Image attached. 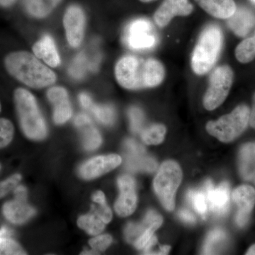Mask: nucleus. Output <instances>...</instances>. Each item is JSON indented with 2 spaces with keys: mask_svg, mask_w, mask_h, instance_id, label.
<instances>
[{
  "mask_svg": "<svg viewBox=\"0 0 255 255\" xmlns=\"http://www.w3.org/2000/svg\"><path fill=\"white\" fill-rule=\"evenodd\" d=\"M97 120L105 125H112L115 122V110L110 105H92L90 110Z\"/></svg>",
  "mask_w": 255,
  "mask_h": 255,
  "instance_id": "obj_30",
  "label": "nucleus"
},
{
  "mask_svg": "<svg viewBox=\"0 0 255 255\" xmlns=\"http://www.w3.org/2000/svg\"><path fill=\"white\" fill-rule=\"evenodd\" d=\"M179 216L181 219L187 223H192L196 221L195 217L189 211H186V210H182L179 211Z\"/></svg>",
  "mask_w": 255,
  "mask_h": 255,
  "instance_id": "obj_41",
  "label": "nucleus"
},
{
  "mask_svg": "<svg viewBox=\"0 0 255 255\" xmlns=\"http://www.w3.org/2000/svg\"><path fill=\"white\" fill-rule=\"evenodd\" d=\"M112 242V238L110 235H102L90 240V245L93 251L98 253V252L105 251L107 249Z\"/></svg>",
  "mask_w": 255,
  "mask_h": 255,
  "instance_id": "obj_38",
  "label": "nucleus"
},
{
  "mask_svg": "<svg viewBox=\"0 0 255 255\" xmlns=\"http://www.w3.org/2000/svg\"><path fill=\"white\" fill-rule=\"evenodd\" d=\"M3 215L6 220L14 224H23L36 214V211L27 203V199L15 197L5 203L2 208Z\"/></svg>",
  "mask_w": 255,
  "mask_h": 255,
  "instance_id": "obj_17",
  "label": "nucleus"
},
{
  "mask_svg": "<svg viewBox=\"0 0 255 255\" xmlns=\"http://www.w3.org/2000/svg\"><path fill=\"white\" fill-rule=\"evenodd\" d=\"M1 102H0V112H1Z\"/></svg>",
  "mask_w": 255,
  "mask_h": 255,
  "instance_id": "obj_47",
  "label": "nucleus"
},
{
  "mask_svg": "<svg viewBox=\"0 0 255 255\" xmlns=\"http://www.w3.org/2000/svg\"><path fill=\"white\" fill-rule=\"evenodd\" d=\"M193 10L189 0H164L154 14V21L159 27H165L175 16H189Z\"/></svg>",
  "mask_w": 255,
  "mask_h": 255,
  "instance_id": "obj_11",
  "label": "nucleus"
},
{
  "mask_svg": "<svg viewBox=\"0 0 255 255\" xmlns=\"http://www.w3.org/2000/svg\"><path fill=\"white\" fill-rule=\"evenodd\" d=\"M122 162V157L118 155L98 156L82 164L80 168V175L84 179H94L113 170Z\"/></svg>",
  "mask_w": 255,
  "mask_h": 255,
  "instance_id": "obj_14",
  "label": "nucleus"
},
{
  "mask_svg": "<svg viewBox=\"0 0 255 255\" xmlns=\"http://www.w3.org/2000/svg\"><path fill=\"white\" fill-rule=\"evenodd\" d=\"M188 197L196 212L201 216H205L209 207L204 189L202 191H189Z\"/></svg>",
  "mask_w": 255,
  "mask_h": 255,
  "instance_id": "obj_32",
  "label": "nucleus"
},
{
  "mask_svg": "<svg viewBox=\"0 0 255 255\" xmlns=\"http://www.w3.org/2000/svg\"><path fill=\"white\" fill-rule=\"evenodd\" d=\"M223 32L218 26H207L201 33L191 56V68L198 75L209 73L222 49Z\"/></svg>",
  "mask_w": 255,
  "mask_h": 255,
  "instance_id": "obj_4",
  "label": "nucleus"
},
{
  "mask_svg": "<svg viewBox=\"0 0 255 255\" xmlns=\"http://www.w3.org/2000/svg\"><path fill=\"white\" fill-rule=\"evenodd\" d=\"M124 40L129 48L137 50L150 49L157 43L153 26L144 18L135 20L128 25Z\"/></svg>",
  "mask_w": 255,
  "mask_h": 255,
  "instance_id": "obj_8",
  "label": "nucleus"
},
{
  "mask_svg": "<svg viewBox=\"0 0 255 255\" xmlns=\"http://www.w3.org/2000/svg\"><path fill=\"white\" fill-rule=\"evenodd\" d=\"M234 74L228 65L218 67L209 79V85L204 97V108L213 111L220 107L226 100L233 83Z\"/></svg>",
  "mask_w": 255,
  "mask_h": 255,
  "instance_id": "obj_7",
  "label": "nucleus"
},
{
  "mask_svg": "<svg viewBox=\"0 0 255 255\" xmlns=\"http://www.w3.org/2000/svg\"><path fill=\"white\" fill-rule=\"evenodd\" d=\"M97 254V252L93 251H89V252H84L83 253H82V255H95Z\"/></svg>",
  "mask_w": 255,
  "mask_h": 255,
  "instance_id": "obj_45",
  "label": "nucleus"
},
{
  "mask_svg": "<svg viewBox=\"0 0 255 255\" xmlns=\"http://www.w3.org/2000/svg\"><path fill=\"white\" fill-rule=\"evenodd\" d=\"M250 124L253 128L255 129V94L253 97V107H252L251 115H250Z\"/></svg>",
  "mask_w": 255,
  "mask_h": 255,
  "instance_id": "obj_42",
  "label": "nucleus"
},
{
  "mask_svg": "<svg viewBox=\"0 0 255 255\" xmlns=\"http://www.w3.org/2000/svg\"><path fill=\"white\" fill-rule=\"evenodd\" d=\"M79 99H80V102L82 107L84 108L87 109V110H90V107L93 105L91 97L86 93L80 94V96H79Z\"/></svg>",
  "mask_w": 255,
  "mask_h": 255,
  "instance_id": "obj_40",
  "label": "nucleus"
},
{
  "mask_svg": "<svg viewBox=\"0 0 255 255\" xmlns=\"http://www.w3.org/2000/svg\"><path fill=\"white\" fill-rule=\"evenodd\" d=\"M86 58L83 53H80L74 60L73 65L70 67V73L75 78L80 79L85 75Z\"/></svg>",
  "mask_w": 255,
  "mask_h": 255,
  "instance_id": "obj_37",
  "label": "nucleus"
},
{
  "mask_svg": "<svg viewBox=\"0 0 255 255\" xmlns=\"http://www.w3.org/2000/svg\"><path fill=\"white\" fill-rule=\"evenodd\" d=\"M115 76L119 85L127 90L152 88L163 82L165 69L155 58L126 55L117 62Z\"/></svg>",
  "mask_w": 255,
  "mask_h": 255,
  "instance_id": "obj_1",
  "label": "nucleus"
},
{
  "mask_svg": "<svg viewBox=\"0 0 255 255\" xmlns=\"http://www.w3.org/2000/svg\"><path fill=\"white\" fill-rule=\"evenodd\" d=\"M247 255H255V245L251 246L246 253Z\"/></svg>",
  "mask_w": 255,
  "mask_h": 255,
  "instance_id": "obj_44",
  "label": "nucleus"
},
{
  "mask_svg": "<svg viewBox=\"0 0 255 255\" xmlns=\"http://www.w3.org/2000/svg\"><path fill=\"white\" fill-rule=\"evenodd\" d=\"M239 171L246 180L255 177V142H249L241 147L239 152Z\"/></svg>",
  "mask_w": 255,
  "mask_h": 255,
  "instance_id": "obj_20",
  "label": "nucleus"
},
{
  "mask_svg": "<svg viewBox=\"0 0 255 255\" xmlns=\"http://www.w3.org/2000/svg\"><path fill=\"white\" fill-rule=\"evenodd\" d=\"M140 1H141L142 2H150V1H155V0H140Z\"/></svg>",
  "mask_w": 255,
  "mask_h": 255,
  "instance_id": "obj_46",
  "label": "nucleus"
},
{
  "mask_svg": "<svg viewBox=\"0 0 255 255\" xmlns=\"http://www.w3.org/2000/svg\"><path fill=\"white\" fill-rule=\"evenodd\" d=\"M47 96L54 105L53 119L55 123L63 124L68 122L72 117V107L65 89L61 87H52L48 90Z\"/></svg>",
  "mask_w": 255,
  "mask_h": 255,
  "instance_id": "obj_16",
  "label": "nucleus"
},
{
  "mask_svg": "<svg viewBox=\"0 0 255 255\" xmlns=\"http://www.w3.org/2000/svg\"><path fill=\"white\" fill-rule=\"evenodd\" d=\"M233 200L238 207L236 221L238 226L244 227L249 221L252 210L255 205V190L249 185H243L235 189Z\"/></svg>",
  "mask_w": 255,
  "mask_h": 255,
  "instance_id": "obj_15",
  "label": "nucleus"
},
{
  "mask_svg": "<svg viewBox=\"0 0 255 255\" xmlns=\"http://www.w3.org/2000/svg\"><path fill=\"white\" fill-rule=\"evenodd\" d=\"M16 0H0V6L7 7L14 4Z\"/></svg>",
  "mask_w": 255,
  "mask_h": 255,
  "instance_id": "obj_43",
  "label": "nucleus"
},
{
  "mask_svg": "<svg viewBox=\"0 0 255 255\" xmlns=\"http://www.w3.org/2000/svg\"><path fill=\"white\" fill-rule=\"evenodd\" d=\"M14 128L8 119H0V148H4L12 140L14 137Z\"/></svg>",
  "mask_w": 255,
  "mask_h": 255,
  "instance_id": "obj_33",
  "label": "nucleus"
},
{
  "mask_svg": "<svg viewBox=\"0 0 255 255\" xmlns=\"http://www.w3.org/2000/svg\"><path fill=\"white\" fill-rule=\"evenodd\" d=\"M78 225L79 227L85 230L89 234L96 236L103 231L106 223L100 216L91 211L88 214L79 218Z\"/></svg>",
  "mask_w": 255,
  "mask_h": 255,
  "instance_id": "obj_24",
  "label": "nucleus"
},
{
  "mask_svg": "<svg viewBox=\"0 0 255 255\" xmlns=\"http://www.w3.org/2000/svg\"><path fill=\"white\" fill-rule=\"evenodd\" d=\"M251 1H253V2L255 3V0H251Z\"/></svg>",
  "mask_w": 255,
  "mask_h": 255,
  "instance_id": "obj_48",
  "label": "nucleus"
},
{
  "mask_svg": "<svg viewBox=\"0 0 255 255\" xmlns=\"http://www.w3.org/2000/svg\"><path fill=\"white\" fill-rule=\"evenodd\" d=\"M14 100L23 134L31 140L44 138L47 134L46 122L33 95L25 89L18 88L14 91Z\"/></svg>",
  "mask_w": 255,
  "mask_h": 255,
  "instance_id": "obj_3",
  "label": "nucleus"
},
{
  "mask_svg": "<svg viewBox=\"0 0 255 255\" xmlns=\"http://www.w3.org/2000/svg\"><path fill=\"white\" fill-rule=\"evenodd\" d=\"M166 128L162 124H154L141 131L142 141L147 145H158L163 141Z\"/></svg>",
  "mask_w": 255,
  "mask_h": 255,
  "instance_id": "obj_28",
  "label": "nucleus"
},
{
  "mask_svg": "<svg viewBox=\"0 0 255 255\" xmlns=\"http://www.w3.org/2000/svg\"><path fill=\"white\" fill-rule=\"evenodd\" d=\"M208 207L214 214L223 216L227 214L230 207V188L228 182H223L214 188L211 181L204 184Z\"/></svg>",
  "mask_w": 255,
  "mask_h": 255,
  "instance_id": "obj_13",
  "label": "nucleus"
},
{
  "mask_svg": "<svg viewBox=\"0 0 255 255\" xmlns=\"http://www.w3.org/2000/svg\"><path fill=\"white\" fill-rule=\"evenodd\" d=\"M128 117L130 119V125L131 131L134 133H138L142 131L143 127L144 117L143 112L137 107H131L128 110Z\"/></svg>",
  "mask_w": 255,
  "mask_h": 255,
  "instance_id": "obj_34",
  "label": "nucleus"
},
{
  "mask_svg": "<svg viewBox=\"0 0 255 255\" xmlns=\"http://www.w3.org/2000/svg\"><path fill=\"white\" fill-rule=\"evenodd\" d=\"M92 123L91 119L85 114H79L75 119V125L78 128L84 127V126Z\"/></svg>",
  "mask_w": 255,
  "mask_h": 255,
  "instance_id": "obj_39",
  "label": "nucleus"
},
{
  "mask_svg": "<svg viewBox=\"0 0 255 255\" xmlns=\"http://www.w3.org/2000/svg\"><path fill=\"white\" fill-rule=\"evenodd\" d=\"M92 200L95 201V205L92 206L91 211L100 216L102 221L107 224L112 219V212L110 208L106 203L105 194L102 191H98L92 196Z\"/></svg>",
  "mask_w": 255,
  "mask_h": 255,
  "instance_id": "obj_29",
  "label": "nucleus"
},
{
  "mask_svg": "<svg viewBox=\"0 0 255 255\" xmlns=\"http://www.w3.org/2000/svg\"><path fill=\"white\" fill-rule=\"evenodd\" d=\"M163 221L162 216L157 214L155 211H149L146 214L145 219L141 223H129L125 230V236L127 241L133 243L137 238L145 232L146 229L152 223Z\"/></svg>",
  "mask_w": 255,
  "mask_h": 255,
  "instance_id": "obj_22",
  "label": "nucleus"
},
{
  "mask_svg": "<svg viewBox=\"0 0 255 255\" xmlns=\"http://www.w3.org/2000/svg\"><path fill=\"white\" fill-rule=\"evenodd\" d=\"M251 110L246 105L238 106L231 113L206 124V130L220 141L230 142L246 130L250 124Z\"/></svg>",
  "mask_w": 255,
  "mask_h": 255,
  "instance_id": "obj_5",
  "label": "nucleus"
},
{
  "mask_svg": "<svg viewBox=\"0 0 255 255\" xmlns=\"http://www.w3.org/2000/svg\"><path fill=\"white\" fill-rule=\"evenodd\" d=\"M7 235V228L3 227L0 229V255H26V252L23 251L21 246L14 240L8 238Z\"/></svg>",
  "mask_w": 255,
  "mask_h": 255,
  "instance_id": "obj_26",
  "label": "nucleus"
},
{
  "mask_svg": "<svg viewBox=\"0 0 255 255\" xmlns=\"http://www.w3.org/2000/svg\"><path fill=\"white\" fill-rule=\"evenodd\" d=\"M1 165L0 164V171H1ZM21 180V174H15L5 180L0 182V199L7 195L10 191L17 187Z\"/></svg>",
  "mask_w": 255,
  "mask_h": 255,
  "instance_id": "obj_35",
  "label": "nucleus"
},
{
  "mask_svg": "<svg viewBox=\"0 0 255 255\" xmlns=\"http://www.w3.org/2000/svg\"><path fill=\"white\" fill-rule=\"evenodd\" d=\"M203 10L211 16L228 19L237 9L234 0H195Z\"/></svg>",
  "mask_w": 255,
  "mask_h": 255,
  "instance_id": "obj_18",
  "label": "nucleus"
},
{
  "mask_svg": "<svg viewBox=\"0 0 255 255\" xmlns=\"http://www.w3.org/2000/svg\"><path fill=\"white\" fill-rule=\"evenodd\" d=\"M63 23L69 44L73 48L80 46L83 40L85 27L83 10L77 5L70 6L64 16Z\"/></svg>",
  "mask_w": 255,
  "mask_h": 255,
  "instance_id": "obj_10",
  "label": "nucleus"
},
{
  "mask_svg": "<svg viewBox=\"0 0 255 255\" xmlns=\"http://www.w3.org/2000/svg\"><path fill=\"white\" fill-rule=\"evenodd\" d=\"M61 0H24V6L28 14L37 18H43L50 14Z\"/></svg>",
  "mask_w": 255,
  "mask_h": 255,
  "instance_id": "obj_23",
  "label": "nucleus"
},
{
  "mask_svg": "<svg viewBox=\"0 0 255 255\" xmlns=\"http://www.w3.org/2000/svg\"><path fill=\"white\" fill-rule=\"evenodd\" d=\"M118 184L120 195L115 204V210L122 217L130 216L135 211L137 206V196L135 193V182L128 175L119 178Z\"/></svg>",
  "mask_w": 255,
  "mask_h": 255,
  "instance_id": "obj_12",
  "label": "nucleus"
},
{
  "mask_svg": "<svg viewBox=\"0 0 255 255\" xmlns=\"http://www.w3.org/2000/svg\"><path fill=\"white\" fill-rule=\"evenodd\" d=\"M182 172L174 161H166L161 165L154 180V189L166 209H174V196L182 182Z\"/></svg>",
  "mask_w": 255,
  "mask_h": 255,
  "instance_id": "obj_6",
  "label": "nucleus"
},
{
  "mask_svg": "<svg viewBox=\"0 0 255 255\" xmlns=\"http://www.w3.org/2000/svg\"><path fill=\"white\" fill-rule=\"evenodd\" d=\"M236 58L240 63H251L255 58V33L247 38L236 47L235 51Z\"/></svg>",
  "mask_w": 255,
  "mask_h": 255,
  "instance_id": "obj_25",
  "label": "nucleus"
},
{
  "mask_svg": "<svg viewBox=\"0 0 255 255\" xmlns=\"http://www.w3.org/2000/svg\"><path fill=\"white\" fill-rule=\"evenodd\" d=\"M226 238V234L223 230L216 229L211 231L206 238L204 243L203 254L212 255L214 254L216 248L218 245L224 241Z\"/></svg>",
  "mask_w": 255,
  "mask_h": 255,
  "instance_id": "obj_31",
  "label": "nucleus"
},
{
  "mask_svg": "<svg viewBox=\"0 0 255 255\" xmlns=\"http://www.w3.org/2000/svg\"><path fill=\"white\" fill-rule=\"evenodd\" d=\"M33 51L37 58H41L52 68H56L60 64V55L53 38L46 35L33 46Z\"/></svg>",
  "mask_w": 255,
  "mask_h": 255,
  "instance_id": "obj_19",
  "label": "nucleus"
},
{
  "mask_svg": "<svg viewBox=\"0 0 255 255\" xmlns=\"http://www.w3.org/2000/svg\"><path fill=\"white\" fill-rule=\"evenodd\" d=\"M4 66L10 75L32 88H43L53 85L56 75L26 51L13 52L6 55Z\"/></svg>",
  "mask_w": 255,
  "mask_h": 255,
  "instance_id": "obj_2",
  "label": "nucleus"
},
{
  "mask_svg": "<svg viewBox=\"0 0 255 255\" xmlns=\"http://www.w3.org/2000/svg\"><path fill=\"white\" fill-rule=\"evenodd\" d=\"M82 132L83 145L87 150H94L98 148L102 144V139L100 132L94 127L93 124H90L80 128Z\"/></svg>",
  "mask_w": 255,
  "mask_h": 255,
  "instance_id": "obj_27",
  "label": "nucleus"
},
{
  "mask_svg": "<svg viewBox=\"0 0 255 255\" xmlns=\"http://www.w3.org/2000/svg\"><path fill=\"white\" fill-rule=\"evenodd\" d=\"M162 221H158L152 223L150 226H149L147 229L145 230V232L142 233L141 236H140L136 241L134 243V246L135 248L138 250L144 249V248L146 246V245L148 243V242L150 241L151 238L153 236L154 233L156 230L162 225Z\"/></svg>",
  "mask_w": 255,
  "mask_h": 255,
  "instance_id": "obj_36",
  "label": "nucleus"
},
{
  "mask_svg": "<svg viewBox=\"0 0 255 255\" xmlns=\"http://www.w3.org/2000/svg\"><path fill=\"white\" fill-rule=\"evenodd\" d=\"M228 19L230 28L239 36H246L255 23V16L251 11L245 9H236Z\"/></svg>",
  "mask_w": 255,
  "mask_h": 255,
  "instance_id": "obj_21",
  "label": "nucleus"
},
{
  "mask_svg": "<svg viewBox=\"0 0 255 255\" xmlns=\"http://www.w3.org/2000/svg\"><path fill=\"white\" fill-rule=\"evenodd\" d=\"M126 167L130 170L155 172L157 164L155 159L147 155L145 147L132 139L124 142Z\"/></svg>",
  "mask_w": 255,
  "mask_h": 255,
  "instance_id": "obj_9",
  "label": "nucleus"
}]
</instances>
